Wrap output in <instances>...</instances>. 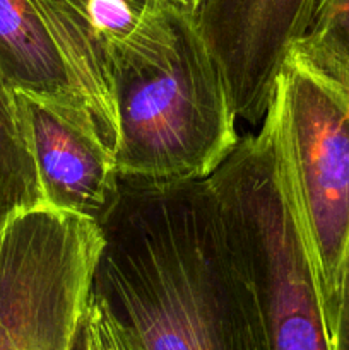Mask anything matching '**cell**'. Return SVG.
<instances>
[{
  "instance_id": "6",
  "label": "cell",
  "mask_w": 349,
  "mask_h": 350,
  "mask_svg": "<svg viewBox=\"0 0 349 350\" xmlns=\"http://www.w3.org/2000/svg\"><path fill=\"white\" fill-rule=\"evenodd\" d=\"M317 0H204L194 21L221 65L238 120L259 129Z\"/></svg>"
},
{
  "instance_id": "9",
  "label": "cell",
  "mask_w": 349,
  "mask_h": 350,
  "mask_svg": "<svg viewBox=\"0 0 349 350\" xmlns=\"http://www.w3.org/2000/svg\"><path fill=\"white\" fill-rule=\"evenodd\" d=\"M0 72L14 91L89 115L31 0H0Z\"/></svg>"
},
{
  "instance_id": "15",
  "label": "cell",
  "mask_w": 349,
  "mask_h": 350,
  "mask_svg": "<svg viewBox=\"0 0 349 350\" xmlns=\"http://www.w3.org/2000/svg\"><path fill=\"white\" fill-rule=\"evenodd\" d=\"M81 318H82V317H81ZM70 350H88V347H86L84 335H82V332H81V323H79L77 334H75L74 344H72V349H70Z\"/></svg>"
},
{
  "instance_id": "2",
  "label": "cell",
  "mask_w": 349,
  "mask_h": 350,
  "mask_svg": "<svg viewBox=\"0 0 349 350\" xmlns=\"http://www.w3.org/2000/svg\"><path fill=\"white\" fill-rule=\"evenodd\" d=\"M120 181L207 180L238 146L221 65L194 17L168 5L113 74Z\"/></svg>"
},
{
  "instance_id": "1",
  "label": "cell",
  "mask_w": 349,
  "mask_h": 350,
  "mask_svg": "<svg viewBox=\"0 0 349 350\" xmlns=\"http://www.w3.org/2000/svg\"><path fill=\"white\" fill-rule=\"evenodd\" d=\"M92 291L139 350H269L250 277L209 180L120 181Z\"/></svg>"
},
{
  "instance_id": "10",
  "label": "cell",
  "mask_w": 349,
  "mask_h": 350,
  "mask_svg": "<svg viewBox=\"0 0 349 350\" xmlns=\"http://www.w3.org/2000/svg\"><path fill=\"white\" fill-rule=\"evenodd\" d=\"M47 207L16 92L0 72V234L10 222Z\"/></svg>"
},
{
  "instance_id": "12",
  "label": "cell",
  "mask_w": 349,
  "mask_h": 350,
  "mask_svg": "<svg viewBox=\"0 0 349 350\" xmlns=\"http://www.w3.org/2000/svg\"><path fill=\"white\" fill-rule=\"evenodd\" d=\"M81 332L88 350H139L125 325L92 289L82 311Z\"/></svg>"
},
{
  "instance_id": "11",
  "label": "cell",
  "mask_w": 349,
  "mask_h": 350,
  "mask_svg": "<svg viewBox=\"0 0 349 350\" xmlns=\"http://www.w3.org/2000/svg\"><path fill=\"white\" fill-rule=\"evenodd\" d=\"M294 48L349 89V0H317L310 27Z\"/></svg>"
},
{
  "instance_id": "13",
  "label": "cell",
  "mask_w": 349,
  "mask_h": 350,
  "mask_svg": "<svg viewBox=\"0 0 349 350\" xmlns=\"http://www.w3.org/2000/svg\"><path fill=\"white\" fill-rule=\"evenodd\" d=\"M331 350H349V255L342 270L334 311L325 321Z\"/></svg>"
},
{
  "instance_id": "14",
  "label": "cell",
  "mask_w": 349,
  "mask_h": 350,
  "mask_svg": "<svg viewBox=\"0 0 349 350\" xmlns=\"http://www.w3.org/2000/svg\"><path fill=\"white\" fill-rule=\"evenodd\" d=\"M164 2H166L168 5L174 7L177 10H180V12L187 14V16L195 17V14L201 9L204 0H164Z\"/></svg>"
},
{
  "instance_id": "7",
  "label": "cell",
  "mask_w": 349,
  "mask_h": 350,
  "mask_svg": "<svg viewBox=\"0 0 349 350\" xmlns=\"http://www.w3.org/2000/svg\"><path fill=\"white\" fill-rule=\"evenodd\" d=\"M108 150L118 146L113 74L120 55L164 12V0H31Z\"/></svg>"
},
{
  "instance_id": "4",
  "label": "cell",
  "mask_w": 349,
  "mask_h": 350,
  "mask_svg": "<svg viewBox=\"0 0 349 350\" xmlns=\"http://www.w3.org/2000/svg\"><path fill=\"white\" fill-rule=\"evenodd\" d=\"M269 108L327 321L349 255V89L293 48Z\"/></svg>"
},
{
  "instance_id": "3",
  "label": "cell",
  "mask_w": 349,
  "mask_h": 350,
  "mask_svg": "<svg viewBox=\"0 0 349 350\" xmlns=\"http://www.w3.org/2000/svg\"><path fill=\"white\" fill-rule=\"evenodd\" d=\"M209 181L259 299L269 350H331L317 279L276 147L243 144Z\"/></svg>"
},
{
  "instance_id": "5",
  "label": "cell",
  "mask_w": 349,
  "mask_h": 350,
  "mask_svg": "<svg viewBox=\"0 0 349 350\" xmlns=\"http://www.w3.org/2000/svg\"><path fill=\"white\" fill-rule=\"evenodd\" d=\"M103 248L98 222L41 207L0 234V350H70Z\"/></svg>"
},
{
  "instance_id": "8",
  "label": "cell",
  "mask_w": 349,
  "mask_h": 350,
  "mask_svg": "<svg viewBox=\"0 0 349 350\" xmlns=\"http://www.w3.org/2000/svg\"><path fill=\"white\" fill-rule=\"evenodd\" d=\"M16 92L47 207L101 222L120 193L115 154L91 116L48 99Z\"/></svg>"
}]
</instances>
